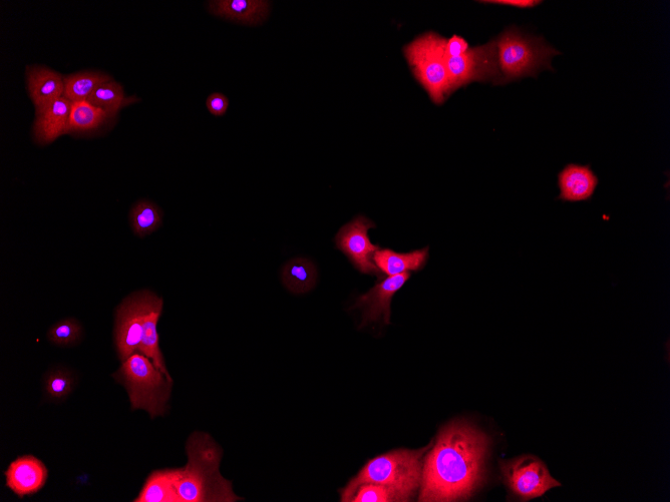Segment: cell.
I'll return each mask as SVG.
<instances>
[{"label": "cell", "instance_id": "6da1fadb", "mask_svg": "<svg viewBox=\"0 0 670 502\" xmlns=\"http://www.w3.org/2000/svg\"><path fill=\"white\" fill-rule=\"evenodd\" d=\"M489 446V437L468 423L446 427L423 464L419 501L469 499L482 483Z\"/></svg>", "mask_w": 670, "mask_h": 502}, {"label": "cell", "instance_id": "7a4b0ae2", "mask_svg": "<svg viewBox=\"0 0 670 502\" xmlns=\"http://www.w3.org/2000/svg\"><path fill=\"white\" fill-rule=\"evenodd\" d=\"M187 452V465L174 469L181 502H232L239 499L231 483L219 473L222 451L209 435L193 434L188 441Z\"/></svg>", "mask_w": 670, "mask_h": 502}, {"label": "cell", "instance_id": "3957f363", "mask_svg": "<svg viewBox=\"0 0 670 502\" xmlns=\"http://www.w3.org/2000/svg\"><path fill=\"white\" fill-rule=\"evenodd\" d=\"M421 450H398L369 461L342 491L341 500L352 501L358 487L365 483L387 485L413 497L422 481L423 455Z\"/></svg>", "mask_w": 670, "mask_h": 502}, {"label": "cell", "instance_id": "277c9868", "mask_svg": "<svg viewBox=\"0 0 670 502\" xmlns=\"http://www.w3.org/2000/svg\"><path fill=\"white\" fill-rule=\"evenodd\" d=\"M495 42L503 85L552 71L553 58L561 55L543 38L530 37L515 27L504 31Z\"/></svg>", "mask_w": 670, "mask_h": 502}, {"label": "cell", "instance_id": "5b68a950", "mask_svg": "<svg viewBox=\"0 0 670 502\" xmlns=\"http://www.w3.org/2000/svg\"><path fill=\"white\" fill-rule=\"evenodd\" d=\"M447 40L430 32L407 45L404 54L416 80L434 104L443 105L454 94L447 68Z\"/></svg>", "mask_w": 670, "mask_h": 502}, {"label": "cell", "instance_id": "8992f818", "mask_svg": "<svg viewBox=\"0 0 670 502\" xmlns=\"http://www.w3.org/2000/svg\"><path fill=\"white\" fill-rule=\"evenodd\" d=\"M115 377L126 387L133 410L144 409L152 418L166 412L172 381L147 356L133 354Z\"/></svg>", "mask_w": 670, "mask_h": 502}, {"label": "cell", "instance_id": "52a82bcc", "mask_svg": "<svg viewBox=\"0 0 670 502\" xmlns=\"http://www.w3.org/2000/svg\"><path fill=\"white\" fill-rule=\"evenodd\" d=\"M446 61L454 93L473 83L503 85L495 41L472 48L461 57H447Z\"/></svg>", "mask_w": 670, "mask_h": 502}, {"label": "cell", "instance_id": "ba28073f", "mask_svg": "<svg viewBox=\"0 0 670 502\" xmlns=\"http://www.w3.org/2000/svg\"><path fill=\"white\" fill-rule=\"evenodd\" d=\"M501 467L510 489L524 501L540 497L561 485L550 475L545 464L533 456L502 462Z\"/></svg>", "mask_w": 670, "mask_h": 502}, {"label": "cell", "instance_id": "9c48e42d", "mask_svg": "<svg viewBox=\"0 0 670 502\" xmlns=\"http://www.w3.org/2000/svg\"><path fill=\"white\" fill-rule=\"evenodd\" d=\"M376 228V224L365 216H358L342 227L335 236V245L362 273L381 275V270L374 262L376 252L380 247L371 242L369 231Z\"/></svg>", "mask_w": 670, "mask_h": 502}, {"label": "cell", "instance_id": "30bf717a", "mask_svg": "<svg viewBox=\"0 0 670 502\" xmlns=\"http://www.w3.org/2000/svg\"><path fill=\"white\" fill-rule=\"evenodd\" d=\"M145 301L146 292L138 293L126 299L117 311L116 344L123 361L140 352Z\"/></svg>", "mask_w": 670, "mask_h": 502}, {"label": "cell", "instance_id": "8fae6325", "mask_svg": "<svg viewBox=\"0 0 670 502\" xmlns=\"http://www.w3.org/2000/svg\"><path fill=\"white\" fill-rule=\"evenodd\" d=\"M411 278L410 272L395 276H389L382 280L368 293L361 296L354 308L363 311V322L361 327L383 319L386 324H391V303L395 294Z\"/></svg>", "mask_w": 670, "mask_h": 502}, {"label": "cell", "instance_id": "7c38bea8", "mask_svg": "<svg viewBox=\"0 0 670 502\" xmlns=\"http://www.w3.org/2000/svg\"><path fill=\"white\" fill-rule=\"evenodd\" d=\"M7 485L19 497L39 492L48 479V468L37 457L27 455L16 459L6 472Z\"/></svg>", "mask_w": 670, "mask_h": 502}, {"label": "cell", "instance_id": "4fadbf2b", "mask_svg": "<svg viewBox=\"0 0 670 502\" xmlns=\"http://www.w3.org/2000/svg\"><path fill=\"white\" fill-rule=\"evenodd\" d=\"M599 184V179L590 165L568 164L558 174V199L578 203L590 200Z\"/></svg>", "mask_w": 670, "mask_h": 502}, {"label": "cell", "instance_id": "5bb4252c", "mask_svg": "<svg viewBox=\"0 0 670 502\" xmlns=\"http://www.w3.org/2000/svg\"><path fill=\"white\" fill-rule=\"evenodd\" d=\"M27 86L36 113L44 111L65 96L64 77L47 67H28Z\"/></svg>", "mask_w": 670, "mask_h": 502}, {"label": "cell", "instance_id": "9a60e30c", "mask_svg": "<svg viewBox=\"0 0 670 502\" xmlns=\"http://www.w3.org/2000/svg\"><path fill=\"white\" fill-rule=\"evenodd\" d=\"M270 10L271 3L263 0H214L208 3L212 15L247 26L262 25Z\"/></svg>", "mask_w": 670, "mask_h": 502}, {"label": "cell", "instance_id": "2e32d148", "mask_svg": "<svg viewBox=\"0 0 670 502\" xmlns=\"http://www.w3.org/2000/svg\"><path fill=\"white\" fill-rule=\"evenodd\" d=\"M163 309V300L156 295L146 292L143 338L140 353L147 356L154 365L170 381L172 378L165 366L163 354L160 350L159 335L157 331L158 321Z\"/></svg>", "mask_w": 670, "mask_h": 502}, {"label": "cell", "instance_id": "e0dca14e", "mask_svg": "<svg viewBox=\"0 0 670 502\" xmlns=\"http://www.w3.org/2000/svg\"><path fill=\"white\" fill-rule=\"evenodd\" d=\"M73 103L63 97L40 113H36L34 135L38 143L47 145L69 133Z\"/></svg>", "mask_w": 670, "mask_h": 502}, {"label": "cell", "instance_id": "ac0fdd59", "mask_svg": "<svg viewBox=\"0 0 670 502\" xmlns=\"http://www.w3.org/2000/svg\"><path fill=\"white\" fill-rule=\"evenodd\" d=\"M429 260V247L410 253H397L391 249L379 250L374 262L384 274L395 276L409 271H421Z\"/></svg>", "mask_w": 670, "mask_h": 502}, {"label": "cell", "instance_id": "d6986e66", "mask_svg": "<svg viewBox=\"0 0 670 502\" xmlns=\"http://www.w3.org/2000/svg\"><path fill=\"white\" fill-rule=\"evenodd\" d=\"M135 502H181L175 485L174 469L154 471Z\"/></svg>", "mask_w": 670, "mask_h": 502}, {"label": "cell", "instance_id": "ffe728a7", "mask_svg": "<svg viewBox=\"0 0 670 502\" xmlns=\"http://www.w3.org/2000/svg\"><path fill=\"white\" fill-rule=\"evenodd\" d=\"M65 81V98L70 102L88 101L101 85L113 81L109 75L98 72H83L68 77Z\"/></svg>", "mask_w": 670, "mask_h": 502}, {"label": "cell", "instance_id": "44dd1931", "mask_svg": "<svg viewBox=\"0 0 670 502\" xmlns=\"http://www.w3.org/2000/svg\"><path fill=\"white\" fill-rule=\"evenodd\" d=\"M111 116L89 101L72 105L69 133H87L102 127Z\"/></svg>", "mask_w": 670, "mask_h": 502}, {"label": "cell", "instance_id": "7402d4cb", "mask_svg": "<svg viewBox=\"0 0 670 502\" xmlns=\"http://www.w3.org/2000/svg\"><path fill=\"white\" fill-rule=\"evenodd\" d=\"M316 279V268L307 259L292 260L283 269L285 286L296 294L310 291L314 287Z\"/></svg>", "mask_w": 670, "mask_h": 502}, {"label": "cell", "instance_id": "603a6c76", "mask_svg": "<svg viewBox=\"0 0 670 502\" xmlns=\"http://www.w3.org/2000/svg\"><path fill=\"white\" fill-rule=\"evenodd\" d=\"M88 101L106 111L113 118L123 108L134 103L136 99L126 97L123 87L111 81L97 88Z\"/></svg>", "mask_w": 670, "mask_h": 502}, {"label": "cell", "instance_id": "cb8c5ba5", "mask_svg": "<svg viewBox=\"0 0 670 502\" xmlns=\"http://www.w3.org/2000/svg\"><path fill=\"white\" fill-rule=\"evenodd\" d=\"M163 213L154 203L141 201L131 211V223L134 233L146 237L162 225Z\"/></svg>", "mask_w": 670, "mask_h": 502}, {"label": "cell", "instance_id": "d4e9b609", "mask_svg": "<svg viewBox=\"0 0 670 502\" xmlns=\"http://www.w3.org/2000/svg\"><path fill=\"white\" fill-rule=\"evenodd\" d=\"M411 498L396 488L376 484L365 483L358 487L353 502H404Z\"/></svg>", "mask_w": 670, "mask_h": 502}, {"label": "cell", "instance_id": "484cf974", "mask_svg": "<svg viewBox=\"0 0 670 502\" xmlns=\"http://www.w3.org/2000/svg\"><path fill=\"white\" fill-rule=\"evenodd\" d=\"M81 334V325L74 319H67L53 326L49 339L55 344L66 346L78 341Z\"/></svg>", "mask_w": 670, "mask_h": 502}, {"label": "cell", "instance_id": "4316f807", "mask_svg": "<svg viewBox=\"0 0 670 502\" xmlns=\"http://www.w3.org/2000/svg\"><path fill=\"white\" fill-rule=\"evenodd\" d=\"M73 378L64 371H56L49 375L46 380V389L54 398H64L73 390Z\"/></svg>", "mask_w": 670, "mask_h": 502}, {"label": "cell", "instance_id": "83f0119b", "mask_svg": "<svg viewBox=\"0 0 670 502\" xmlns=\"http://www.w3.org/2000/svg\"><path fill=\"white\" fill-rule=\"evenodd\" d=\"M206 107L211 115L223 117L229 107V99L221 93H213L206 100Z\"/></svg>", "mask_w": 670, "mask_h": 502}, {"label": "cell", "instance_id": "f1b7e54d", "mask_svg": "<svg viewBox=\"0 0 670 502\" xmlns=\"http://www.w3.org/2000/svg\"><path fill=\"white\" fill-rule=\"evenodd\" d=\"M470 50L469 43L457 36L454 35L451 39L447 40L446 43V54L449 58H458L466 54Z\"/></svg>", "mask_w": 670, "mask_h": 502}, {"label": "cell", "instance_id": "f546056e", "mask_svg": "<svg viewBox=\"0 0 670 502\" xmlns=\"http://www.w3.org/2000/svg\"><path fill=\"white\" fill-rule=\"evenodd\" d=\"M482 4L508 6L517 9H533L542 4L536 0H489V2H481Z\"/></svg>", "mask_w": 670, "mask_h": 502}]
</instances>
